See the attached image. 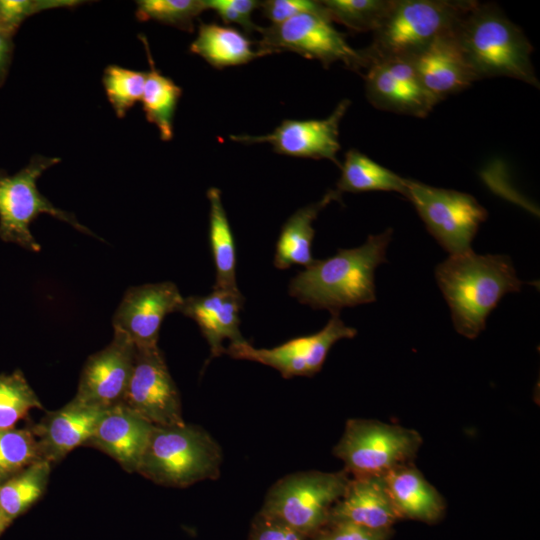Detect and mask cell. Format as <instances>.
I'll use <instances>...</instances> for the list:
<instances>
[{"label": "cell", "mask_w": 540, "mask_h": 540, "mask_svg": "<svg viewBox=\"0 0 540 540\" xmlns=\"http://www.w3.org/2000/svg\"><path fill=\"white\" fill-rule=\"evenodd\" d=\"M135 345L114 331L112 341L85 362L74 399L102 409L121 403L132 373Z\"/></svg>", "instance_id": "2e32d148"}, {"label": "cell", "mask_w": 540, "mask_h": 540, "mask_svg": "<svg viewBox=\"0 0 540 540\" xmlns=\"http://www.w3.org/2000/svg\"><path fill=\"white\" fill-rule=\"evenodd\" d=\"M11 521L6 517L0 509V534L10 525Z\"/></svg>", "instance_id": "ab89813d"}, {"label": "cell", "mask_w": 540, "mask_h": 540, "mask_svg": "<svg viewBox=\"0 0 540 540\" xmlns=\"http://www.w3.org/2000/svg\"><path fill=\"white\" fill-rule=\"evenodd\" d=\"M40 460L31 429L0 430V484Z\"/></svg>", "instance_id": "4dcf8cb0"}, {"label": "cell", "mask_w": 540, "mask_h": 540, "mask_svg": "<svg viewBox=\"0 0 540 540\" xmlns=\"http://www.w3.org/2000/svg\"><path fill=\"white\" fill-rule=\"evenodd\" d=\"M357 330L347 326L339 313H331V318L320 331L267 349L255 348L246 341L230 343L225 353L235 359L250 360L272 367L284 378L313 376L319 372L331 347L341 339H350Z\"/></svg>", "instance_id": "8fae6325"}, {"label": "cell", "mask_w": 540, "mask_h": 540, "mask_svg": "<svg viewBox=\"0 0 540 540\" xmlns=\"http://www.w3.org/2000/svg\"><path fill=\"white\" fill-rule=\"evenodd\" d=\"M144 44L149 64L141 102L148 122L154 124L163 141L173 138V121L182 89L155 66L145 35H139Z\"/></svg>", "instance_id": "484cf974"}, {"label": "cell", "mask_w": 540, "mask_h": 540, "mask_svg": "<svg viewBox=\"0 0 540 540\" xmlns=\"http://www.w3.org/2000/svg\"><path fill=\"white\" fill-rule=\"evenodd\" d=\"M146 72L109 65L105 68L102 83L115 114L123 118L128 110L141 101Z\"/></svg>", "instance_id": "d6a6232c"}, {"label": "cell", "mask_w": 540, "mask_h": 540, "mask_svg": "<svg viewBox=\"0 0 540 540\" xmlns=\"http://www.w3.org/2000/svg\"><path fill=\"white\" fill-rule=\"evenodd\" d=\"M121 403L155 426L185 423L178 389L158 346L135 347L134 365Z\"/></svg>", "instance_id": "7c38bea8"}, {"label": "cell", "mask_w": 540, "mask_h": 540, "mask_svg": "<svg viewBox=\"0 0 540 540\" xmlns=\"http://www.w3.org/2000/svg\"><path fill=\"white\" fill-rule=\"evenodd\" d=\"M222 449L202 427L155 426L137 472L156 484L187 487L219 477Z\"/></svg>", "instance_id": "5b68a950"}, {"label": "cell", "mask_w": 540, "mask_h": 540, "mask_svg": "<svg viewBox=\"0 0 540 540\" xmlns=\"http://www.w3.org/2000/svg\"><path fill=\"white\" fill-rule=\"evenodd\" d=\"M435 278L450 308L455 330L476 338L486 319L508 293L519 292L511 259L506 255H479L473 250L452 254L435 268Z\"/></svg>", "instance_id": "6da1fadb"}, {"label": "cell", "mask_w": 540, "mask_h": 540, "mask_svg": "<svg viewBox=\"0 0 540 540\" xmlns=\"http://www.w3.org/2000/svg\"><path fill=\"white\" fill-rule=\"evenodd\" d=\"M393 230L369 235L356 248L339 249L325 260H315L289 283V295L313 309L339 313L376 300L374 273L386 262L387 247Z\"/></svg>", "instance_id": "7a4b0ae2"}, {"label": "cell", "mask_w": 540, "mask_h": 540, "mask_svg": "<svg viewBox=\"0 0 540 540\" xmlns=\"http://www.w3.org/2000/svg\"><path fill=\"white\" fill-rule=\"evenodd\" d=\"M207 198L210 204L209 243L215 267L213 290L238 292L235 241L220 190L209 188Z\"/></svg>", "instance_id": "d4e9b609"}, {"label": "cell", "mask_w": 540, "mask_h": 540, "mask_svg": "<svg viewBox=\"0 0 540 540\" xmlns=\"http://www.w3.org/2000/svg\"><path fill=\"white\" fill-rule=\"evenodd\" d=\"M422 444L413 430L376 420L350 419L334 455L353 476L385 475L390 470L410 464Z\"/></svg>", "instance_id": "ba28073f"}, {"label": "cell", "mask_w": 540, "mask_h": 540, "mask_svg": "<svg viewBox=\"0 0 540 540\" xmlns=\"http://www.w3.org/2000/svg\"><path fill=\"white\" fill-rule=\"evenodd\" d=\"M392 502L401 519L427 524L440 521L445 501L440 493L411 464L398 466L384 475Z\"/></svg>", "instance_id": "7402d4cb"}, {"label": "cell", "mask_w": 540, "mask_h": 540, "mask_svg": "<svg viewBox=\"0 0 540 540\" xmlns=\"http://www.w3.org/2000/svg\"><path fill=\"white\" fill-rule=\"evenodd\" d=\"M341 167V176L337 182V191L367 192L393 191L404 196L407 187L406 178L394 173L356 149L345 154Z\"/></svg>", "instance_id": "4316f807"}, {"label": "cell", "mask_w": 540, "mask_h": 540, "mask_svg": "<svg viewBox=\"0 0 540 540\" xmlns=\"http://www.w3.org/2000/svg\"><path fill=\"white\" fill-rule=\"evenodd\" d=\"M392 529L372 530L351 523L327 524L311 540H389Z\"/></svg>", "instance_id": "8d00e7d4"}, {"label": "cell", "mask_w": 540, "mask_h": 540, "mask_svg": "<svg viewBox=\"0 0 540 540\" xmlns=\"http://www.w3.org/2000/svg\"><path fill=\"white\" fill-rule=\"evenodd\" d=\"M365 69L366 96L378 109L425 117L438 103L423 86L410 59L378 60Z\"/></svg>", "instance_id": "9a60e30c"}, {"label": "cell", "mask_w": 540, "mask_h": 540, "mask_svg": "<svg viewBox=\"0 0 540 540\" xmlns=\"http://www.w3.org/2000/svg\"><path fill=\"white\" fill-rule=\"evenodd\" d=\"M476 4L473 0H392L371 44L361 50L365 68L378 60L413 57L453 30Z\"/></svg>", "instance_id": "277c9868"}, {"label": "cell", "mask_w": 540, "mask_h": 540, "mask_svg": "<svg viewBox=\"0 0 540 540\" xmlns=\"http://www.w3.org/2000/svg\"><path fill=\"white\" fill-rule=\"evenodd\" d=\"M51 467L40 460L0 484V509L11 522L43 495Z\"/></svg>", "instance_id": "83f0119b"}, {"label": "cell", "mask_w": 540, "mask_h": 540, "mask_svg": "<svg viewBox=\"0 0 540 540\" xmlns=\"http://www.w3.org/2000/svg\"><path fill=\"white\" fill-rule=\"evenodd\" d=\"M244 297L240 291L213 290L204 296L184 298L179 310L193 319L210 347V359L225 353L223 342L246 341L240 332V311Z\"/></svg>", "instance_id": "44dd1931"}, {"label": "cell", "mask_w": 540, "mask_h": 540, "mask_svg": "<svg viewBox=\"0 0 540 540\" xmlns=\"http://www.w3.org/2000/svg\"><path fill=\"white\" fill-rule=\"evenodd\" d=\"M189 49L217 69L243 65L262 56L244 33L217 23H201Z\"/></svg>", "instance_id": "cb8c5ba5"}, {"label": "cell", "mask_w": 540, "mask_h": 540, "mask_svg": "<svg viewBox=\"0 0 540 540\" xmlns=\"http://www.w3.org/2000/svg\"><path fill=\"white\" fill-rule=\"evenodd\" d=\"M105 410L73 398L62 408L46 413L31 429L42 460L57 463L73 449L86 446Z\"/></svg>", "instance_id": "e0dca14e"}, {"label": "cell", "mask_w": 540, "mask_h": 540, "mask_svg": "<svg viewBox=\"0 0 540 540\" xmlns=\"http://www.w3.org/2000/svg\"><path fill=\"white\" fill-rule=\"evenodd\" d=\"M61 161L58 157L34 155L15 174L0 172V238L29 251L39 252L40 244L30 231V224L40 215L49 214L76 230L94 235L76 217L54 206L37 187V180L50 167Z\"/></svg>", "instance_id": "52a82bcc"}, {"label": "cell", "mask_w": 540, "mask_h": 540, "mask_svg": "<svg viewBox=\"0 0 540 540\" xmlns=\"http://www.w3.org/2000/svg\"><path fill=\"white\" fill-rule=\"evenodd\" d=\"M330 21L357 32L372 33L378 28L392 0H323Z\"/></svg>", "instance_id": "f1b7e54d"}, {"label": "cell", "mask_w": 540, "mask_h": 540, "mask_svg": "<svg viewBox=\"0 0 540 540\" xmlns=\"http://www.w3.org/2000/svg\"><path fill=\"white\" fill-rule=\"evenodd\" d=\"M183 300L172 282L130 287L113 316L114 331L127 336L137 348L158 346L164 318L179 312Z\"/></svg>", "instance_id": "5bb4252c"}, {"label": "cell", "mask_w": 540, "mask_h": 540, "mask_svg": "<svg viewBox=\"0 0 540 540\" xmlns=\"http://www.w3.org/2000/svg\"><path fill=\"white\" fill-rule=\"evenodd\" d=\"M404 196L414 205L427 230L450 254L472 250L471 243L487 210L470 194L407 180Z\"/></svg>", "instance_id": "9c48e42d"}, {"label": "cell", "mask_w": 540, "mask_h": 540, "mask_svg": "<svg viewBox=\"0 0 540 540\" xmlns=\"http://www.w3.org/2000/svg\"><path fill=\"white\" fill-rule=\"evenodd\" d=\"M259 7L262 10L263 16L269 19L272 25L280 24L303 13L318 14L329 19L321 1L265 0L260 1Z\"/></svg>", "instance_id": "d590c367"}, {"label": "cell", "mask_w": 540, "mask_h": 540, "mask_svg": "<svg viewBox=\"0 0 540 540\" xmlns=\"http://www.w3.org/2000/svg\"><path fill=\"white\" fill-rule=\"evenodd\" d=\"M154 425L123 403L105 410L86 446L116 460L127 472H137Z\"/></svg>", "instance_id": "d6986e66"}, {"label": "cell", "mask_w": 540, "mask_h": 540, "mask_svg": "<svg viewBox=\"0 0 540 540\" xmlns=\"http://www.w3.org/2000/svg\"><path fill=\"white\" fill-rule=\"evenodd\" d=\"M257 32L261 34L257 50L262 56L291 51L305 58L318 60L326 68L338 61L352 70L360 71L365 68L361 50L352 48L345 36L322 15L299 14L280 24L259 27Z\"/></svg>", "instance_id": "30bf717a"}, {"label": "cell", "mask_w": 540, "mask_h": 540, "mask_svg": "<svg viewBox=\"0 0 540 540\" xmlns=\"http://www.w3.org/2000/svg\"><path fill=\"white\" fill-rule=\"evenodd\" d=\"M455 28L409 58L423 86L438 102L477 80L455 37Z\"/></svg>", "instance_id": "ac0fdd59"}, {"label": "cell", "mask_w": 540, "mask_h": 540, "mask_svg": "<svg viewBox=\"0 0 540 540\" xmlns=\"http://www.w3.org/2000/svg\"><path fill=\"white\" fill-rule=\"evenodd\" d=\"M341 193L329 190L319 201L301 207L283 224L276 242L274 265L284 270L292 265H311L312 242L315 235L313 222L319 212L332 201L340 200Z\"/></svg>", "instance_id": "603a6c76"}, {"label": "cell", "mask_w": 540, "mask_h": 540, "mask_svg": "<svg viewBox=\"0 0 540 540\" xmlns=\"http://www.w3.org/2000/svg\"><path fill=\"white\" fill-rule=\"evenodd\" d=\"M204 10V0H138L135 15L139 21L153 20L192 32L194 20Z\"/></svg>", "instance_id": "1f68e13d"}, {"label": "cell", "mask_w": 540, "mask_h": 540, "mask_svg": "<svg viewBox=\"0 0 540 540\" xmlns=\"http://www.w3.org/2000/svg\"><path fill=\"white\" fill-rule=\"evenodd\" d=\"M34 408L43 407L22 372L0 374V430L14 428Z\"/></svg>", "instance_id": "f546056e"}, {"label": "cell", "mask_w": 540, "mask_h": 540, "mask_svg": "<svg viewBox=\"0 0 540 540\" xmlns=\"http://www.w3.org/2000/svg\"><path fill=\"white\" fill-rule=\"evenodd\" d=\"M11 35L0 30V86L4 83L13 55V42Z\"/></svg>", "instance_id": "f35d334b"}, {"label": "cell", "mask_w": 540, "mask_h": 540, "mask_svg": "<svg viewBox=\"0 0 540 540\" xmlns=\"http://www.w3.org/2000/svg\"><path fill=\"white\" fill-rule=\"evenodd\" d=\"M351 102L341 100L324 119H285L271 133L264 135H230L233 141L254 144L269 143L281 155L299 158L328 159L340 166L339 125Z\"/></svg>", "instance_id": "4fadbf2b"}, {"label": "cell", "mask_w": 540, "mask_h": 540, "mask_svg": "<svg viewBox=\"0 0 540 540\" xmlns=\"http://www.w3.org/2000/svg\"><path fill=\"white\" fill-rule=\"evenodd\" d=\"M83 3L79 0H0V30L13 36L22 22L36 13Z\"/></svg>", "instance_id": "836d02e7"}, {"label": "cell", "mask_w": 540, "mask_h": 540, "mask_svg": "<svg viewBox=\"0 0 540 540\" xmlns=\"http://www.w3.org/2000/svg\"><path fill=\"white\" fill-rule=\"evenodd\" d=\"M206 9L214 10L224 23H235L241 26L245 33L258 31L252 21L253 11L259 7L260 1L256 0H204Z\"/></svg>", "instance_id": "e575fe53"}, {"label": "cell", "mask_w": 540, "mask_h": 540, "mask_svg": "<svg viewBox=\"0 0 540 540\" xmlns=\"http://www.w3.org/2000/svg\"><path fill=\"white\" fill-rule=\"evenodd\" d=\"M454 32L477 80L504 76L539 87L529 40L496 5L477 2Z\"/></svg>", "instance_id": "3957f363"}, {"label": "cell", "mask_w": 540, "mask_h": 540, "mask_svg": "<svg viewBox=\"0 0 540 540\" xmlns=\"http://www.w3.org/2000/svg\"><path fill=\"white\" fill-rule=\"evenodd\" d=\"M349 480L345 469L289 474L269 488L259 512L312 538L328 524L330 511Z\"/></svg>", "instance_id": "8992f818"}, {"label": "cell", "mask_w": 540, "mask_h": 540, "mask_svg": "<svg viewBox=\"0 0 540 540\" xmlns=\"http://www.w3.org/2000/svg\"><path fill=\"white\" fill-rule=\"evenodd\" d=\"M401 520L384 475L353 476L332 507L328 524L351 523L372 530H388Z\"/></svg>", "instance_id": "ffe728a7"}, {"label": "cell", "mask_w": 540, "mask_h": 540, "mask_svg": "<svg viewBox=\"0 0 540 540\" xmlns=\"http://www.w3.org/2000/svg\"><path fill=\"white\" fill-rule=\"evenodd\" d=\"M248 540H311V538L258 512L252 521Z\"/></svg>", "instance_id": "74e56055"}]
</instances>
